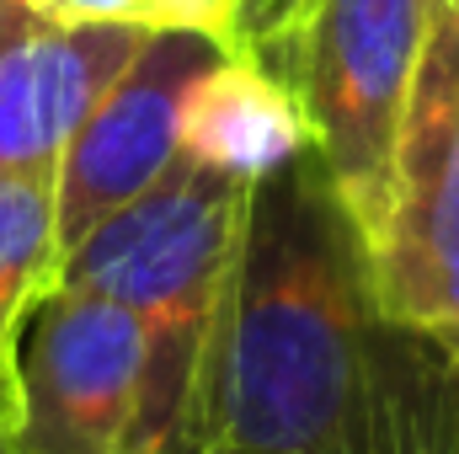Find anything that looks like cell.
Instances as JSON below:
<instances>
[{
	"mask_svg": "<svg viewBox=\"0 0 459 454\" xmlns=\"http://www.w3.org/2000/svg\"><path fill=\"white\" fill-rule=\"evenodd\" d=\"M204 454H459V347L379 300L316 150L246 198Z\"/></svg>",
	"mask_w": 459,
	"mask_h": 454,
	"instance_id": "obj_1",
	"label": "cell"
},
{
	"mask_svg": "<svg viewBox=\"0 0 459 454\" xmlns=\"http://www.w3.org/2000/svg\"><path fill=\"white\" fill-rule=\"evenodd\" d=\"M251 188L177 161L65 257V284L128 305L144 327L134 454H204V380Z\"/></svg>",
	"mask_w": 459,
	"mask_h": 454,
	"instance_id": "obj_2",
	"label": "cell"
},
{
	"mask_svg": "<svg viewBox=\"0 0 459 454\" xmlns=\"http://www.w3.org/2000/svg\"><path fill=\"white\" fill-rule=\"evenodd\" d=\"M444 0H310L278 75L310 118L316 161L374 251L395 209L401 144Z\"/></svg>",
	"mask_w": 459,
	"mask_h": 454,
	"instance_id": "obj_3",
	"label": "cell"
},
{
	"mask_svg": "<svg viewBox=\"0 0 459 454\" xmlns=\"http://www.w3.org/2000/svg\"><path fill=\"white\" fill-rule=\"evenodd\" d=\"M150 347L128 305L59 284L22 327L16 454H134Z\"/></svg>",
	"mask_w": 459,
	"mask_h": 454,
	"instance_id": "obj_4",
	"label": "cell"
},
{
	"mask_svg": "<svg viewBox=\"0 0 459 454\" xmlns=\"http://www.w3.org/2000/svg\"><path fill=\"white\" fill-rule=\"evenodd\" d=\"M220 54L230 48L209 32H150L139 43V54L59 155L65 257L182 161V97Z\"/></svg>",
	"mask_w": 459,
	"mask_h": 454,
	"instance_id": "obj_5",
	"label": "cell"
},
{
	"mask_svg": "<svg viewBox=\"0 0 459 454\" xmlns=\"http://www.w3.org/2000/svg\"><path fill=\"white\" fill-rule=\"evenodd\" d=\"M150 32L48 22L0 0V171H59L65 144Z\"/></svg>",
	"mask_w": 459,
	"mask_h": 454,
	"instance_id": "obj_6",
	"label": "cell"
},
{
	"mask_svg": "<svg viewBox=\"0 0 459 454\" xmlns=\"http://www.w3.org/2000/svg\"><path fill=\"white\" fill-rule=\"evenodd\" d=\"M459 257V0H444L438 32L428 43L417 102L401 144V182L395 209L374 262L379 300L406 316L422 289Z\"/></svg>",
	"mask_w": 459,
	"mask_h": 454,
	"instance_id": "obj_7",
	"label": "cell"
},
{
	"mask_svg": "<svg viewBox=\"0 0 459 454\" xmlns=\"http://www.w3.org/2000/svg\"><path fill=\"white\" fill-rule=\"evenodd\" d=\"M310 118L294 86L246 54H220L182 97V161L256 188L310 155Z\"/></svg>",
	"mask_w": 459,
	"mask_h": 454,
	"instance_id": "obj_8",
	"label": "cell"
},
{
	"mask_svg": "<svg viewBox=\"0 0 459 454\" xmlns=\"http://www.w3.org/2000/svg\"><path fill=\"white\" fill-rule=\"evenodd\" d=\"M59 284V171H0V310L27 321Z\"/></svg>",
	"mask_w": 459,
	"mask_h": 454,
	"instance_id": "obj_9",
	"label": "cell"
},
{
	"mask_svg": "<svg viewBox=\"0 0 459 454\" xmlns=\"http://www.w3.org/2000/svg\"><path fill=\"white\" fill-rule=\"evenodd\" d=\"M48 22H102L139 32H209L230 48L235 0H22Z\"/></svg>",
	"mask_w": 459,
	"mask_h": 454,
	"instance_id": "obj_10",
	"label": "cell"
},
{
	"mask_svg": "<svg viewBox=\"0 0 459 454\" xmlns=\"http://www.w3.org/2000/svg\"><path fill=\"white\" fill-rule=\"evenodd\" d=\"M310 0H235V22H230V54H246L256 65H267L278 75L283 48L299 27Z\"/></svg>",
	"mask_w": 459,
	"mask_h": 454,
	"instance_id": "obj_11",
	"label": "cell"
},
{
	"mask_svg": "<svg viewBox=\"0 0 459 454\" xmlns=\"http://www.w3.org/2000/svg\"><path fill=\"white\" fill-rule=\"evenodd\" d=\"M22 327L11 310H0V439L11 444L22 433Z\"/></svg>",
	"mask_w": 459,
	"mask_h": 454,
	"instance_id": "obj_12",
	"label": "cell"
},
{
	"mask_svg": "<svg viewBox=\"0 0 459 454\" xmlns=\"http://www.w3.org/2000/svg\"><path fill=\"white\" fill-rule=\"evenodd\" d=\"M0 454H16V450H11V444H5V439H0Z\"/></svg>",
	"mask_w": 459,
	"mask_h": 454,
	"instance_id": "obj_13",
	"label": "cell"
}]
</instances>
